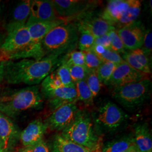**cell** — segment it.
Returning a JSON list of instances; mask_svg holds the SVG:
<instances>
[{
  "mask_svg": "<svg viewBox=\"0 0 152 152\" xmlns=\"http://www.w3.org/2000/svg\"><path fill=\"white\" fill-rule=\"evenodd\" d=\"M130 2V0L108 1L100 16L114 27L127 9Z\"/></svg>",
  "mask_w": 152,
  "mask_h": 152,
  "instance_id": "obj_20",
  "label": "cell"
},
{
  "mask_svg": "<svg viewBox=\"0 0 152 152\" xmlns=\"http://www.w3.org/2000/svg\"><path fill=\"white\" fill-rule=\"evenodd\" d=\"M78 109L76 103L62 105L52 112L44 122L50 130L62 131L72 123Z\"/></svg>",
  "mask_w": 152,
  "mask_h": 152,
  "instance_id": "obj_8",
  "label": "cell"
},
{
  "mask_svg": "<svg viewBox=\"0 0 152 152\" xmlns=\"http://www.w3.org/2000/svg\"><path fill=\"white\" fill-rule=\"evenodd\" d=\"M79 33L80 34L78 42L79 50L85 52L91 50L94 46L95 38L87 32L81 31L79 32Z\"/></svg>",
  "mask_w": 152,
  "mask_h": 152,
  "instance_id": "obj_30",
  "label": "cell"
},
{
  "mask_svg": "<svg viewBox=\"0 0 152 152\" xmlns=\"http://www.w3.org/2000/svg\"><path fill=\"white\" fill-rule=\"evenodd\" d=\"M18 152H32L31 147H24L20 149Z\"/></svg>",
  "mask_w": 152,
  "mask_h": 152,
  "instance_id": "obj_38",
  "label": "cell"
},
{
  "mask_svg": "<svg viewBox=\"0 0 152 152\" xmlns=\"http://www.w3.org/2000/svg\"><path fill=\"white\" fill-rule=\"evenodd\" d=\"M0 152H4V151H1V150H0Z\"/></svg>",
  "mask_w": 152,
  "mask_h": 152,
  "instance_id": "obj_41",
  "label": "cell"
},
{
  "mask_svg": "<svg viewBox=\"0 0 152 152\" xmlns=\"http://www.w3.org/2000/svg\"><path fill=\"white\" fill-rule=\"evenodd\" d=\"M135 145L132 132L106 143L102 152H123Z\"/></svg>",
  "mask_w": 152,
  "mask_h": 152,
  "instance_id": "obj_24",
  "label": "cell"
},
{
  "mask_svg": "<svg viewBox=\"0 0 152 152\" xmlns=\"http://www.w3.org/2000/svg\"><path fill=\"white\" fill-rule=\"evenodd\" d=\"M40 91L43 98L48 100L51 112L62 105L78 102L75 86H61L45 90L41 89Z\"/></svg>",
  "mask_w": 152,
  "mask_h": 152,
  "instance_id": "obj_10",
  "label": "cell"
},
{
  "mask_svg": "<svg viewBox=\"0 0 152 152\" xmlns=\"http://www.w3.org/2000/svg\"><path fill=\"white\" fill-rule=\"evenodd\" d=\"M55 76L59 80L64 86L75 87V83L72 81L68 66L64 63H60L55 71Z\"/></svg>",
  "mask_w": 152,
  "mask_h": 152,
  "instance_id": "obj_29",
  "label": "cell"
},
{
  "mask_svg": "<svg viewBox=\"0 0 152 152\" xmlns=\"http://www.w3.org/2000/svg\"><path fill=\"white\" fill-rule=\"evenodd\" d=\"M20 132L8 117L0 113V150L12 152L20 140Z\"/></svg>",
  "mask_w": 152,
  "mask_h": 152,
  "instance_id": "obj_13",
  "label": "cell"
},
{
  "mask_svg": "<svg viewBox=\"0 0 152 152\" xmlns=\"http://www.w3.org/2000/svg\"><path fill=\"white\" fill-rule=\"evenodd\" d=\"M66 22L63 19L59 18L53 21L34 22L26 23L31 37L34 44L41 45V42L47 34L54 28Z\"/></svg>",
  "mask_w": 152,
  "mask_h": 152,
  "instance_id": "obj_18",
  "label": "cell"
},
{
  "mask_svg": "<svg viewBox=\"0 0 152 152\" xmlns=\"http://www.w3.org/2000/svg\"><path fill=\"white\" fill-rule=\"evenodd\" d=\"M141 2L139 0H130V4L124 14L115 26L116 29L136 22L141 12Z\"/></svg>",
  "mask_w": 152,
  "mask_h": 152,
  "instance_id": "obj_23",
  "label": "cell"
},
{
  "mask_svg": "<svg viewBox=\"0 0 152 152\" xmlns=\"http://www.w3.org/2000/svg\"><path fill=\"white\" fill-rule=\"evenodd\" d=\"M138 152L137 149H136V147L135 145L131 147L129 149H127L126 151H125L124 152Z\"/></svg>",
  "mask_w": 152,
  "mask_h": 152,
  "instance_id": "obj_39",
  "label": "cell"
},
{
  "mask_svg": "<svg viewBox=\"0 0 152 152\" xmlns=\"http://www.w3.org/2000/svg\"><path fill=\"white\" fill-rule=\"evenodd\" d=\"M85 66L89 71H96L103 62L92 50L85 51Z\"/></svg>",
  "mask_w": 152,
  "mask_h": 152,
  "instance_id": "obj_32",
  "label": "cell"
},
{
  "mask_svg": "<svg viewBox=\"0 0 152 152\" xmlns=\"http://www.w3.org/2000/svg\"><path fill=\"white\" fill-rule=\"evenodd\" d=\"M32 152H51L50 147L43 139L31 147Z\"/></svg>",
  "mask_w": 152,
  "mask_h": 152,
  "instance_id": "obj_37",
  "label": "cell"
},
{
  "mask_svg": "<svg viewBox=\"0 0 152 152\" xmlns=\"http://www.w3.org/2000/svg\"><path fill=\"white\" fill-rule=\"evenodd\" d=\"M60 134L66 140L93 152L98 148L99 137L94 130L91 115L86 110L78 109L72 123Z\"/></svg>",
  "mask_w": 152,
  "mask_h": 152,
  "instance_id": "obj_6",
  "label": "cell"
},
{
  "mask_svg": "<svg viewBox=\"0 0 152 152\" xmlns=\"http://www.w3.org/2000/svg\"><path fill=\"white\" fill-rule=\"evenodd\" d=\"M152 81L149 78L114 87L112 96L124 108L130 112H136L151 97Z\"/></svg>",
  "mask_w": 152,
  "mask_h": 152,
  "instance_id": "obj_7",
  "label": "cell"
},
{
  "mask_svg": "<svg viewBox=\"0 0 152 152\" xmlns=\"http://www.w3.org/2000/svg\"><path fill=\"white\" fill-rule=\"evenodd\" d=\"M78 101H81L86 106L92 105L94 97L85 80L75 83Z\"/></svg>",
  "mask_w": 152,
  "mask_h": 152,
  "instance_id": "obj_26",
  "label": "cell"
},
{
  "mask_svg": "<svg viewBox=\"0 0 152 152\" xmlns=\"http://www.w3.org/2000/svg\"><path fill=\"white\" fill-rule=\"evenodd\" d=\"M134 144L138 152H152L151 129L146 122L136 124L132 131Z\"/></svg>",
  "mask_w": 152,
  "mask_h": 152,
  "instance_id": "obj_19",
  "label": "cell"
},
{
  "mask_svg": "<svg viewBox=\"0 0 152 152\" xmlns=\"http://www.w3.org/2000/svg\"><path fill=\"white\" fill-rule=\"evenodd\" d=\"M116 30L127 50L142 48L146 30L141 22L136 21Z\"/></svg>",
  "mask_w": 152,
  "mask_h": 152,
  "instance_id": "obj_12",
  "label": "cell"
},
{
  "mask_svg": "<svg viewBox=\"0 0 152 152\" xmlns=\"http://www.w3.org/2000/svg\"><path fill=\"white\" fill-rule=\"evenodd\" d=\"M44 98L37 85L0 94V113L14 118L28 110L42 108Z\"/></svg>",
  "mask_w": 152,
  "mask_h": 152,
  "instance_id": "obj_3",
  "label": "cell"
},
{
  "mask_svg": "<svg viewBox=\"0 0 152 152\" xmlns=\"http://www.w3.org/2000/svg\"><path fill=\"white\" fill-rule=\"evenodd\" d=\"M31 4V0L22 1L17 4L13 9L9 21L6 25L7 31L26 26L30 15Z\"/></svg>",
  "mask_w": 152,
  "mask_h": 152,
  "instance_id": "obj_21",
  "label": "cell"
},
{
  "mask_svg": "<svg viewBox=\"0 0 152 152\" xmlns=\"http://www.w3.org/2000/svg\"><path fill=\"white\" fill-rule=\"evenodd\" d=\"M108 34L110 41L111 50L119 54H124L127 50L125 49L116 29L110 31Z\"/></svg>",
  "mask_w": 152,
  "mask_h": 152,
  "instance_id": "obj_31",
  "label": "cell"
},
{
  "mask_svg": "<svg viewBox=\"0 0 152 152\" xmlns=\"http://www.w3.org/2000/svg\"><path fill=\"white\" fill-rule=\"evenodd\" d=\"M47 129V126L42 120H34L20 132V141L24 147H33L43 139Z\"/></svg>",
  "mask_w": 152,
  "mask_h": 152,
  "instance_id": "obj_16",
  "label": "cell"
},
{
  "mask_svg": "<svg viewBox=\"0 0 152 152\" xmlns=\"http://www.w3.org/2000/svg\"><path fill=\"white\" fill-rule=\"evenodd\" d=\"M75 24L78 32H87L92 34L95 38L115 29L100 15L95 16L88 13L84 14L83 17Z\"/></svg>",
  "mask_w": 152,
  "mask_h": 152,
  "instance_id": "obj_14",
  "label": "cell"
},
{
  "mask_svg": "<svg viewBox=\"0 0 152 152\" xmlns=\"http://www.w3.org/2000/svg\"><path fill=\"white\" fill-rule=\"evenodd\" d=\"M50 147L51 152H93L88 148L66 140L60 134L53 137Z\"/></svg>",
  "mask_w": 152,
  "mask_h": 152,
  "instance_id": "obj_22",
  "label": "cell"
},
{
  "mask_svg": "<svg viewBox=\"0 0 152 152\" xmlns=\"http://www.w3.org/2000/svg\"><path fill=\"white\" fill-rule=\"evenodd\" d=\"M144 54L149 58L151 56L152 49V34L151 29L146 31L142 46L141 48Z\"/></svg>",
  "mask_w": 152,
  "mask_h": 152,
  "instance_id": "obj_35",
  "label": "cell"
},
{
  "mask_svg": "<svg viewBox=\"0 0 152 152\" xmlns=\"http://www.w3.org/2000/svg\"><path fill=\"white\" fill-rule=\"evenodd\" d=\"M85 81L91 91L94 97H96L100 91L102 85L101 82L98 78L96 71H90Z\"/></svg>",
  "mask_w": 152,
  "mask_h": 152,
  "instance_id": "obj_34",
  "label": "cell"
},
{
  "mask_svg": "<svg viewBox=\"0 0 152 152\" xmlns=\"http://www.w3.org/2000/svg\"><path fill=\"white\" fill-rule=\"evenodd\" d=\"M69 69L71 78L73 83L85 80L90 71L86 66L80 65H67Z\"/></svg>",
  "mask_w": 152,
  "mask_h": 152,
  "instance_id": "obj_33",
  "label": "cell"
},
{
  "mask_svg": "<svg viewBox=\"0 0 152 152\" xmlns=\"http://www.w3.org/2000/svg\"><path fill=\"white\" fill-rule=\"evenodd\" d=\"M44 57L41 45L33 42L26 26L7 31L5 40L0 46V62L30 58L38 60Z\"/></svg>",
  "mask_w": 152,
  "mask_h": 152,
  "instance_id": "obj_2",
  "label": "cell"
},
{
  "mask_svg": "<svg viewBox=\"0 0 152 152\" xmlns=\"http://www.w3.org/2000/svg\"><path fill=\"white\" fill-rule=\"evenodd\" d=\"M59 19L55 9L53 1H31L30 15L27 23L53 21Z\"/></svg>",
  "mask_w": 152,
  "mask_h": 152,
  "instance_id": "obj_15",
  "label": "cell"
},
{
  "mask_svg": "<svg viewBox=\"0 0 152 152\" xmlns=\"http://www.w3.org/2000/svg\"><path fill=\"white\" fill-rule=\"evenodd\" d=\"M61 57L49 55L38 60L24 59L1 61L0 80L9 84L37 85L60 65Z\"/></svg>",
  "mask_w": 152,
  "mask_h": 152,
  "instance_id": "obj_1",
  "label": "cell"
},
{
  "mask_svg": "<svg viewBox=\"0 0 152 152\" xmlns=\"http://www.w3.org/2000/svg\"><path fill=\"white\" fill-rule=\"evenodd\" d=\"M53 2L58 17L66 21L70 18L83 15L96 2L82 0H54Z\"/></svg>",
  "mask_w": 152,
  "mask_h": 152,
  "instance_id": "obj_9",
  "label": "cell"
},
{
  "mask_svg": "<svg viewBox=\"0 0 152 152\" xmlns=\"http://www.w3.org/2000/svg\"><path fill=\"white\" fill-rule=\"evenodd\" d=\"M91 50L98 55L102 61L112 62L118 65L124 61L121 55L114 52L111 49H106L98 45H94Z\"/></svg>",
  "mask_w": 152,
  "mask_h": 152,
  "instance_id": "obj_25",
  "label": "cell"
},
{
  "mask_svg": "<svg viewBox=\"0 0 152 152\" xmlns=\"http://www.w3.org/2000/svg\"><path fill=\"white\" fill-rule=\"evenodd\" d=\"M79 32L76 24L68 21L54 28L41 42L45 56L61 57L78 48Z\"/></svg>",
  "mask_w": 152,
  "mask_h": 152,
  "instance_id": "obj_4",
  "label": "cell"
},
{
  "mask_svg": "<svg viewBox=\"0 0 152 152\" xmlns=\"http://www.w3.org/2000/svg\"><path fill=\"white\" fill-rule=\"evenodd\" d=\"M60 63H64L67 65L85 66V53L75 50L60 58Z\"/></svg>",
  "mask_w": 152,
  "mask_h": 152,
  "instance_id": "obj_27",
  "label": "cell"
},
{
  "mask_svg": "<svg viewBox=\"0 0 152 152\" xmlns=\"http://www.w3.org/2000/svg\"><path fill=\"white\" fill-rule=\"evenodd\" d=\"M1 13H2V6H1V1H0V19H1Z\"/></svg>",
  "mask_w": 152,
  "mask_h": 152,
  "instance_id": "obj_40",
  "label": "cell"
},
{
  "mask_svg": "<svg viewBox=\"0 0 152 152\" xmlns=\"http://www.w3.org/2000/svg\"><path fill=\"white\" fill-rule=\"evenodd\" d=\"M107 33L98 38H95L94 45L102 46L106 49H110V41L109 37L108 34Z\"/></svg>",
  "mask_w": 152,
  "mask_h": 152,
  "instance_id": "obj_36",
  "label": "cell"
},
{
  "mask_svg": "<svg viewBox=\"0 0 152 152\" xmlns=\"http://www.w3.org/2000/svg\"><path fill=\"white\" fill-rule=\"evenodd\" d=\"M147 78H149L148 75L135 69L124 61L117 65L112 76L105 85L113 88Z\"/></svg>",
  "mask_w": 152,
  "mask_h": 152,
  "instance_id": "obj_11",
  "label": "cell"
},
{
  "mask_svg": "<svg viewBox=\"0 0 152 152\" xmlns=\"http://www.w3.org/2000/svg\"><path fill=\"white\" fill-rule=\"evenodd\" d=\"M121 56L135 69L147 75L151 74V61L142 49L127 50Z\"/></svg>",
  "mask_w": 152,
  "mask_h": 152,
  "instance_id": "obj_17",
  "label": "cell"
},
{
  "mask_svg": "<svg viewBox=\"0 0 152 152\" xmlns=\"http://www.w3.org/2000/svg\"><path fill=\"white\" fill-rule=\"evenodd\" d=\"M97 135L113 133L127 123L129 115L113 102L105 100L91 114Z\"/></svg>",
  "mask_w": 152,
  "mask_h": 152,
  "instance_id": "obj_5",
  "label": "cell"
},
{
  "mask_svg": "<svg viewBox=\"0 0 152 152\" xmlns=\"http://www.w3.org/2000/svg\"><path fill=\"white\" fill-rule=\"evenodd\" d=\"M117 64L112 62L103 61L99 66L96 73L101 83L106 85L112 76Z\"/></svg>",
  "mask_w": 152,
  "mask_h": 152,
  "instance_id": "obj_28",
  "label": "cell"
}]
</instances>
